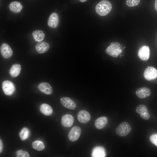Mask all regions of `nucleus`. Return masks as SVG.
Wrapping results in <instances>:
<instances>
[{
	"label": "nucleus",
	"instance_id": "nucleus-1",
	"mask_svg": "<svg viewBox=\"0 0 157 157\" xmlns=\"http://www.w3.org/2000/svg\"><path fill=\"white\" fill-rule=\"evenodd\" d=\"M112 5L111 3L106 0L101 1L96 6L95 9L96 13L101 16L107 15L111 11Z\"/></svg>",
	"mask_w": 157,
	"mask_h": 157
},
{
	"label": "nucleus",
	"instance_id": "nucleus-2",
	"mask_svg": "<svg viewBox=\"0 0 157 157\" xmlns=\"http://www.w3.org/2000/svg\"><path fill=\"white\" fill-rule=\"evenodd\" d=\"M105 51L110 56L116 58L122 53V46L119 43L114 42L110 44Z\"/></svg>",
	"mask_w": 157,
	"mask_h": 157
},
{
	"label": "nucleus",
	"instance_id": "nucleus-3",
	"mask_svg": "<svg viewBox=\"0 0 157 157\" xmlns=\"http://www.w3.org/2000/svg\"><path fill=\"white\" fill-rule=\"evenodd\" d=\"M131 128L126 122L121 123L116 129V133L118 135L124 137L127 135L131 131Z\"/></svg>",
	"mask_w": 157,
	"mask_h": 157
},
{
	"label": "nucleus",
	"instance_id": "nucleus-4",
	"mask_svg": "<svg viewBox=\"0 0 157 157\" xmlns=\"http://www.w3.org/2000/svg\"><path fill=\"white\" fill-rule=\"evenodd\" d=\"M2 88L4 93L7 95H12L15 90V87L14 83L8 80H6L3 82Z\"/></svg>",
	"mask_w": 157,
	"mask_h": 157
},
{
	"label": "nucleus",
	"instance_id": "nucleus-5",
	"mask_svg": "<svg viewBox=\"0 0 157 157\" xmlns=\"http://www.w3.org/2000/svg\"><path fill=\"white\" fill-rule=\"evenodd\" d=\"M145 78L148 81H151L157 78V70L152 67L148 66L144 73Z\"/></svg>",
	"mask_w": 157,
	"mask_h": 157
},
{
	"label": "nucleus",
	"instance_id": "nucleus-6",
	"mask_svg": "<svg viewBox=\"0 0 157 157\" xmlns=\"http://www.w3.org/2000/svg\"><path fill=\"white\" fill-rule=\"evenodd\" d=\"M150 55V49L147 46H142L138 50V56L142 60L146 61L148 60L149 58Z\"/></svg>",
	"mask_w": 157,
	"mask_h": 157
},
{
	"label": "nucleus",
	"instance_id": "nucleus-7",
	"mask_svg": "<svg viewBox=\"0 0 157 157\" xmlns=\"http://www.w3.org/2000/svg\"><path fill=\"white\" fill-rule=\"evenodd\" d=\"M81 132V129L79 127H74L68 133V138L69 140L72 142L76 141L79 138Z\"/></svg>",
	"mask_w": 157,
	"mask_h": 157
},
{
	"label": "nucleus",
	"instance_id": "nucleus-8",
	"mask_svg": "<svg viewBox=\"0 0 157 157\" xmlns=\"http://www.w3.org/2000/svg\"><path fill=\"white\" fill-rule=\"evenodd\" d=\"M0 52L2 56L5 58H10L13 53V51L7 44H2L0 47Z\"/></svg>",
	"mask_w": 157,
	"mask_h": 157
},
{
	"label": "nucleus",
	"instance_id": "nucleus-9",
	"mask_svg": "<svg viewBox=\"0 0 157 157\" xmlns=\"http://www.w3.org/2000/svg\"><path fill=\"white\" fill-rule=\"evenodd\" d=\"M60 101L63 106L67 108L73 110L76 108L75 102L69 97H62L60 99Z\"/></svg>",
	"mask_w": 157,
	"mask_h": 157
},
{
	"label": "nucleus",
	"instance_id": "nucleus-10",
	"mask_svg": "<svg viewBox=\"0 0 157 157\" xmlns=\"http://www.w3.org/2000/svg\"><path fill=\"white\" fill-rule=\"evenodd\" d=\"M77 117L80 122L84 124L87 123L91 119L89 113L85 110L80 111L78 114Z\"/></svg>",
	"mask_w": 157,
	"mask_h": 157
},
{
	"label": "nucleus",
	"instance_id": "nucleus-11",
	"mask_svg": "<svg viewBox=\"0 0 157 157\" xmlns=\"http://www.w3.org/2000/svg\"><path fill=\"white\" fill-rule=\"evenodd\" d=\"M38 88L42 93L46 94H51L53 92L52 87L49 84L47 83H40L38 85Z\"/></svg>",
	"mask_w": 157,
	"mask_h": 157
},
{
	"label": "nucleus",
	"instance_id": "nucleus-12",
	"mask_svg": "<svg viewBox=\"0 0 157 157\" xmlns=\"http://www.w3.org/2000/svg\"><path fill=\"white\" fill-rule=\"evenodd\" d=\"M59 23V17L57 14L55 13H52L50 16L48 22V26L51 28L57 27Z\"/></svg>",
	"mask_w": 157,
	"mask_h": 157
},
{
	"label": "nucleus",
	"instance_id": "nucleus-13",
	"mask_svg": "<svg viewBox=\"0 0 157 157\" xmlns=\"http://www.w3.org/2000/svg\"><path fill=\"white\" fill-rule=\"evenodd\" d=\"M74 119L73 117L70 114H66L64 115L61 119L62 125L66 127H71L73 124Z\"/></svg>",
	"mask_w": 157,
	"mask_h": 157
},
{
	"label": "nucleus",
	"instance_id": "nucleus-14",
	"mask_svg": "<svg viewBox=\"0 0 157 157\" xmlns=\"http://www.w3.org/2000/svg\"><path fill=\"white\" fill-rule=\"evenodd\" d=\"M151 94L150 90L145 87L138 89L136 91L137 96L139 98L142 99L149 96Z\"/></svg>",
	"mask_w": 157,
	"mask_h": 157
},
{
	"label": "nucleus",
	"instance_id": "nucleus-15",
	"mask_svg": "<svg viewBox=\"0 0 157 157\" xmlns=\"http://www.w3.org/2000/svg\"><path fill=\"white\" fill-rule=\"evenodd\" d=\"M50 47L49 44L45 42H40L37 43L35 47L37 51L39 53H43L48 51Z\"/></svg>",
	"mask_w": 157,
	"mask_h": 157
},
{
	"label": "nucleus",
	"instance_id": "nucleus-16",
	"mask_svg": "<svg viewBox=\"0 0 157 157\" xmlns=\"http://www.w3.org/2000/svg\"><path fill=\"white\" fill-rule=\"evenodd\" d=\"M9 7L10 10L15 13H17L20 12L23 8V6L21 3L17 1H14L11 2Z\"/></svg>",
	"mask_w": 157,
	"mask_h": 157
},
{
	"label": "nucleus",
	"instance_id": "nucleus-17",
	"mask_svg": "<svg viewBox=\"0 0 157 157\" xmlns=\"http://www.w3.org/2000/svg\"><path fill=\"white\" fill-rule=\"evenodd\" d=\"M106 154L105 149L102 146H97L94 147L92 150V157H105Z\"/></svg>",
	"mask_w": 157,
	"mask_h": 157
},
{
	"label": "nucleus",
	"instance_id": "nucleus-18",
	"mask_svg": "<svg viewBox=\"0 0 157 157\" xmlns=\"http://www.w3.org/2000/svg\"><path fill=\"white\" fill-rule=\"evenodd\" d=\"M108 119L104 116L101 117L97 119L94 122V126L98 129L104 128L107 124Z\"/></svg>",
	"mask_w": 157,
	"mask_h": 157
},
{
	"label": "nucleus",
	"instance_id": "nucleus-19",
	"mask_svg": "<svg viewBox=\"0 0 157 157\" xmlns=\"http://www.w3.org/2000/svg\"><path fill=\"white\" fill-rule=\"evenodd\" d=\"M21 66L18 64H15L12 65L9 71L10 75L13 77L18 76L21 70Z\"/></svg>",
	"mask_w": 157,
	"mask_h": 157
},
{
	"label": "nucleus",
	"instance_id": "nucleus-20",
	"mask_svg": "<svg viewBox=\"0 0 157 157\" xmlns=\"http://www.w3.org/2000/svg\"><path fill=\"white\" fill-rule=\"evenodd\" d=\"M40 110L44 115L49 116L52 113L53 110L50 106L46 104H43L40 106Z\"/></svg>",
	"mask_w": 157,
	"mask_h": 157
},
{
	"label": "nucleus",
	"instance_id": "nucleus-21",
	"mask_svg": "<svg viewBox=\"0 0 157 157\" xmlns=\"http://www.w3.org/2000/svg\"><path fill=\"white\" fill-rule=\"evenodd\" d=\"M33 37L35 40L37 42L42 41L45 37L44 32L41 30H36L34 31L32 33Z\"/></svg>",
	"mask_w": 157,
	"mask_h": 157
},
{
	"label": "nucleus",
	"instance_id": "nucleus-22",
	"mask_svg": "<svg viewBox=\"0 0 157 157\" xmlns=\"http://www.w3.org/2000/svg\"><path fill=\"white\" fill-rule=\"evenodd\" d=\"M30 134L29 130L26 127L23 128L19 134V137L22 140H24L29 137Z\"/></svg>",
	"mask_w": 157,
	"mask_h": 157
},
{
	"label": "nucleus",
	"instance_id": "nucleus-23",
	"mask_svg": "<svg viewBox=\"0 0 157 157\" xmlns=\"http://www.w3.org/2000/svg\"><path fill=\"white\" fill-rule=\"evenodd\" d=\"M33 148L35 150L38 151H41L44 149L45 146L43 143L40 140H36L32 143Z\"/></svg>",
	"mask_w": 157,
	"mask_h": 157
},
{
	"label": "nucleus",
	"instance_id": "nucleus-24",
	"mask_svg": "<svg viewBox=\"0 0 157 157\" xmlns=\"http://www.w3.org/2000/svg\"><path fill=\"white\" fill-rule=\"evenodd\" d=\"M136 111L137 113L140 114L148 112L147 107L143 104L138 106L136 108Z\"/></svg>",
	"mask_w": 157,
	"mask_h": 157
},
{
	"label": "nucleus",
	"instance_id": "nucleus-25",
	"mask_svg": "<svg viewBox=\"0 0 157 157\" xmlns=\"http://www.w3.org/2000/svg\"><path fill=\"white\" fill-rule=\"evenodd\" d=\"M140 2V0H126V3L129 7H131L138 5Z\"/></svg>",
	"mask_w": 157,
	"mask_h": 157
},
{
	"label": "nucleus",
	"instance_id": "nucleus-26",
	"mask_svg": "<svg viewBox=\"0 0 157 157\" xmlns=\"http://www.w3.org/2000/svg\"><path fill=\"white\" fill-rule=\"evenodd\" d=\"M16 154L17 157H29L30 155L28 153L22 150H19L16 152Z\"/></svg>",
	"mask_w": 157,
	"mask_h": 157
},
{
	"label": "nucleus",
	"instance_id": "nucleus-27",
	"mask_svg": "<svg viewBox=\"0 0 157 157\" xmlns=\"http://www.w3.org/2000/svg\"><path fill=\"white\" fill-rule=\"evenodd\" d=\"M149 139L151 142L157 147V133L151 135Z\"/></svg>",
	"mask_w": 157,
	"mask_h": 157
},
{
	"label": "nucleus",
	"instance_id": "nucleus-28",
	"mask_svg": "<svg viewBox=\"0 0 157 157\" xmlns=\"http://www.w3.org/2000/svg\"><path fill=\"white\" fill-rule=\"evenodd\" d=\"M140 116L142 118L145 120H148L150 118V115L148 112L140 114Z\"/></svg>",
	"mask_w": 157,
	"mask_h": 157
},
{
	"label": "nucleus",
	"instance_id": "nucleus-29",
	"mask_svg": "<svg viewBox=\"0 0 157 157\" xmlns=\"http://www.w3.org/2000/svg\"><path fill=\"white\" fill-rule=\"evenodd\" d=\"M3 149V144L1 139L0 140V153H1Z\"/></svg>",
	"mask_w": 157,
	"mask_h": 157
},
{
	"label": "nucleus",
	"instance_id": "nucleus-30",
	"mask_svg": "<svg viewBox=\"0 0 157 157\" xmlns=\"http://www.w3.org/2000/svg\"><path fill=\"white\" fill-rule=\"evenodd\" d=\"M154 7L155 10L157 11V0H155V1Z\"/></svg>",
	"mask_w": 157,
	"mask_h": 157
},
{
	"label": "nucleus",
	"instance_id": "nucleus-31",
	"mask_svg": "<svg viewBox=\"0 0 157 157\" xmlns=\"http://www.w3.org/2000/svg\"><path fill=\"white\" fill-rule=\"evenodd\" d=\"M87 0H80V1L82 2H83Z\"/></svg>",
	"mask_w": 157,
	"mask_h": 157
}]
</instances>
